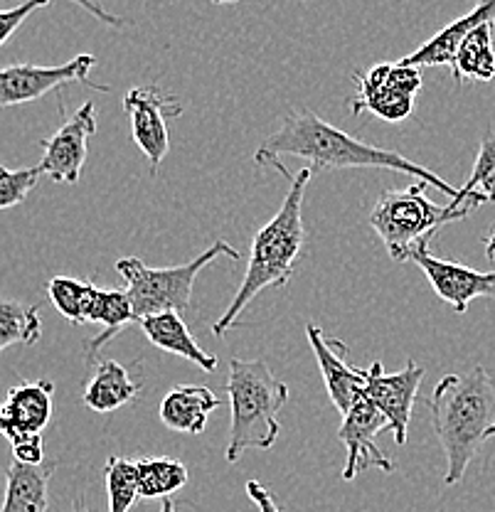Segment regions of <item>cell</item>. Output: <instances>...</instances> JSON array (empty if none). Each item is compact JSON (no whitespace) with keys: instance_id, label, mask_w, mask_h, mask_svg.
<instances>
[{"instance_id":"cell-1","label":"cell","mask_w":495,"mask_h":512,"mask_svg":"<svg viewBox=\"0 0 495 512\" xmlns=\"http://www.w3.org/2000/svg\"><path fill=\"white\" fill-rule=\"evenodd\" d=\"M281 156H296L306 160L308 168L323 170V173L345 168L397 170V173L417 178L431 185V188L441 190L451 200L459 192V188L449 185L444 178L422 168V165H417L414 160L402 156V153L370 146V143L330 126L328 121H323L321 116L308 109L289 111L279 131L266 136V141L257 148L254 160L259 165H266L269 160H279Z\"/></svg>"},{"instance_id":"cell-2","label":"cell","mask_w":495,"mask_h":512,"mask_svg":"<svg viewBox=\"0 0 495 512\" xmlns=\"http://www.w3.org/2000/svg\"><path fill=\"white\" fill-rule=\"evenodd\" d=\"M266 168H274L289 180V192L284 197L281 210L266 222L252 239L249 249V264L244 279L234 293L232 303L227 306L225 316L212 323V333L225 335L232 325H237L239 316L247 311L249 303L264 291V288H284L291 281L296 261L301 256L303 242H306V227H303V195H306L308 180L313 168H301L298 173H289L281 160H269Z\"/></svg>"},{"instance_id":"cell-3","label":"cell","mask_w":495,"mask_h":512,"mask_svg":"<svg viewBox=\"0 0 495 512\" xmlns=\"http://www.w3.org/2000/svg\"><path fill=\"white\" fill-rule=\"evenodd\" d=\"M431 424L446 453V485L461 483L481 446L495 436V377L481 365L446 375L429 399Z\"/></svg>"},{"instance_id":"cell-4","label":"cell","mask_w":495,"mask_h":512,"mask_svg":"<svg viewBox=\"0 0 495 512\" xmlns=\"http://www.w3.org/2000/svg\"><path fill=\"white\" fill-rule=\"evenodd\" d=\"M230 444L227 463H237L244 451L259 448L269 451L279 439V412L289 402V387L271 372L269 362L230 360Z\"/></svg>"},{"instance_id":"cell-5","label":"cell","mask_w":495,"mask_h":512,"mask_svg":"<svg viewBox=\"0 0 495 512\" xmlns=\"http://www.w3.org/2000/svg\"><path fill=\"white\" fill-rule=\"evenodd\" d=\"M217 256H227V259L237 261L239 252L225 239H217L200 256L190 259L188 264L165 266V269H151L136 256H121L116 261V271L124 276L126 293L131 298L136 320L168 311L183 316L190 308V298H193V288L200 271L210 261H215Z\"/></svg>"},{"instance_id":"cell-6","label":"cell","mask_w":495,"mask_h":512,"mask_svg":"<svg viewBox=\"0 0 495 512\" xmlns=\"http://www.w3.org/2000/svg\"><path fill=\"white\" fill-rule=\"evenodd\" d=\"M468 212L436 205L427 197V183L417 180L404 190H385L370 215V227L385 244L392 261H409L417 244L427 242L444 224L466 220Z\"/></svg>"},{"instance_id":"cell-7","label":"cell","mask_w":495,"mask_h":512,"mask_svg":"<svg viewBox=\"0 0 495 512\" xmlns=\"http://www.w3.org/2000/svg\"><path fill=\"white\" fill-rule=\"evenodd\" d=\"M358 96L350 104L353 114L370 111L377 119L402 124L412 116L414 96L422 89V69L402 62L375 64L367 72H355Z\"/></svg>"},{"instance_id":"cell-8","label":"cell","mask_w":495,"mask_h":512,"mask_svg":"<svg viewBox=\"0 0 495 512\" xmlns=\"http://www.w3.org/2000/svg\"><path fill=\"white\" fill-rule=\"evenodd\" d=\"M97 57L77 55L74 60L57 67H37V64H10L0 69V111L8 106L28 104V101L42 99L55 89L67 87V84H84L94 92H111L106 84L92 82V74Z\"/></svg>"},{"instance_id":"cell-9","label":"cell","mask_w":495,"mask_h":512,"mask_svg":"<svg viewBox=\"0 0 495 512\" xmlns=\"http://www.w3.org/2000/svg\"><path fill=\"white\" fill-rule=\"evenodd\" d=\"M124 111L129 116L131 138L151 163L156 175L170 151L168 119H178L185 111L178 96L163 94L158 87H136L124 96Z\"/></svg>"},{"instance_id":"cell-10","label":"cell","mask_w":495,"mask_h":512,"mask_svg":"<svg viewBox=\"0 0 495 512\" xmlns=\"http://www.w3.org/2000/svg\"><path fill=\"white\" fill-rule=\"evenodd\" d=\"M390 431L387 416L365 397V392L355 399L353 407L343 414L338 439L348 448V461L343 468V480H355L367 468H377L382 473L395 471V461L377 446V436Z\"/></svg>"},{"instance_id":"cell-11","label":"cell","mask_w":495,"mask_h":512,"mask_svg":"<svg viewBox=\"0 0 495 512\" xmlns=\"http://www.w3.org/2000/svg\"><path fill=\"white\" fill-rule=\"evenodd\" d=\"M94 133H97V109L94 101H87L50 138L42 141V175L55 183H77L82 178L89 138Z\"/></svg>"},{"instance_id":"cell-12","label":"cell","mask_w":495,"mask_h":512,"mask_svg":"<svg viewBox=\"0 0 495 512\" xmlns=\"http://www.w3.org/2000/svg\"><path fill=\"white\" fill-rule=\"evenodd\" d=\"M365 372V397L387 416V421H390V434L395 436V444L404 446L407 444V431L414 402H417L419 387H422L424 380V367L409 360L404 370L387 375L382 362L375 360Z\"/></svg>"},{"instance_id":"cell-13","label":"cell","mask_w":495,"mask_h":512,"mask_svg":"<svg viewBox=\"0 0 495 512\" xmlns=\"http://www.w3.org/2000/svg\"><path fill=\"white\" fill-rule=\"evenodd\" d=\"M409 261H414L424 271L436 296L449 303L456 313H466L476 298L495 296V271H476L454 264V261L439 259L431 254L429 239L412 249Z\"/></svg>"},{"instance_id":"cell-14","label":"cell","mask_w":495,"mask_h":512,"mask_svg":"<svg viewBox=\"0 0 495 512\" xmlns=\"http://www.w3.org/2000/svg\"><path fill=\"white\" fill-rule=\"evenodd\" d=\"M52 394L55 384L50 380L23 382L8 389L5 402L0 404V434L10 446L42 439V431L52 419Z\"/></svg>"},{"instance_id":"cell-15","label":"cell","mask_w":495,"mask_h":512,"mask_svg":"<svg viewBox=\"0 0 495 512\" xmlns=\"http://www.w3.org/2000/svg\"><path fill=\"white\" fill-rule=\"evenodd\" d=\"M306 335L313 355L318 360V367L323 372V382H326L330 402H333V407L340 414H345L353 407L355 399L365 392L367 372L350 365L348 345L340 343L338 338H328L316 323L306 325Z\"/></svg>"},{"instance_id":"cell-16","label":"cell","mask_w":495,"mask_h":512,"mask_svg":"<svg viewBox=\"0 0 495 512\" xmlns=\"http://www.w3.org/2000/svg\"><path fill=\"white\" fill-rule=\"evenodd\" d=\"M486 23H495V0H478V5L471 10V13L456 18L454 23L446 25L441 32H436V35L431 37V40L424 42L419 50H414L412 55L402 57L399 62L407 64V67H417V69L441 67V64L451 67V62H454V55H456V50H459L461 42L466 40L473 30L481 28V25H486Z\"/></svg>"},{"instance_id":"cell-17","label":"cell","mask_w":495,"mask_h":512,"mask_svg":"<svg viewBox=\"0 0 495 512\" xmlns=\"http://www.w3.org/2000/svg\"><path fill=\"white\" fill-rule=\"evenodd\" d=\"M217 407H220V397L210 387L183 384V387H173L165 394L158 416L170 431L200 436L205 431L207 419Z\"/></svg>"},{"instance_id":"cell-18","label":"cell","mask_w":495,"mask_h":512,"mask_svg":"<svg viewBox=\"0 0 495 512\" xmlns=\"http://www.w3.org/2000/svg\"><path fill=\"white\" fill-rule=\"evenodd\" d=\"M136 323L141 325L146 338L151 340L158 350L170 352V355L175 357H183V360L193 362V365H198L200 370L205 372H215L217 365H220L217 355L205 352L198 343H195L193 333H190V328L185 325L180 313H156V316L141 318L136 320Z\"/></svg>"},{"instance_id":"cell-19","label":"cell","mask_w":495,"mask_h":512,"mask_svg":"<svg viewBox=\"0 0 495 512\" xmlns=\"http://www.w3.org/2000/svg\"><path fill=\"white\" fill-rule=\"evenodd\" d=\"M57 463L25 466L13 461L5 473V500L0 512H47L50 505V478Z\"/></svg>"},{"instance_id":"cell-20","label":"cell","mask_w":495,"mask_h":512,"mask_svg":"<svg viewBox=\"0 0 495 512\" xmlns=\"http://www.w3.org/2000/svg\"><path fill=\"white\" fill-rule=\"evenodd\" d=\"M141 394V384L133 382L129 370L116 360H101L92 380L84 387V407L97 414H111L126 407Z\"/></svg>"},{"instance_id":"cell-21","label":"cell","mask_w":495,"mask_h":512,"mask_svg":"<svg viewBox=\"0 0 495 512\" xmlns=\"http://www.w3.org/2000/svg\"><path fill=\"white\" fill-rule=\"evenodd\" d=\"M493 25L495 23L481 25L459 45L454 62H451V77H454L456 84L491 82V79H495Z\"/></svg>"},{"instance_id":"cell-22","label":"cell","mask_w":495,"mask_h":512,"mask_svg":"<svg viewBox=\"0 0 495 512\" xmlns=\"http://www.w3.org/2000/svg\"><path fill=\"white\" fill-rule=\"evenodd\" d=\"M89 320L104 325V330L87 345V362L92 365L94 357H97V352L104 345H109L116 335H121L126 325L136 323V313H133L129 293L116 291V288H97Z\"/></svg>"},{"instance_id":"cell-23","label":"cell","mask_w":495,"mask_h":512,"mask_svg":"<svg viewBox=\"0 0 495 512\" xmlns=\"http://www.w3.org/2000/svg\"><path fill=\"white\" fill-rule=\"evenodd\" d=\"M486 202H495V131L483 133L471 175L449 205L471 215L476 207L486 205Z\"/></svg>"},{"instance_id":"cell-24","label":"cell","mask_w":495,"mask_h":512,"mask_svg":"<svg viewBox=\"0 0 495 512\" xmlns=\"http://www.w3.org/2000/svg\"><path fill=\"white\" fill-rule=\"evenodd\" d=\"M138 471V493L146 500H158L178 493L180 488L188 485V468L175 458H141L136 461Z\"/></svg>"},{"instance_id":"cell-25","label":"cell","mask_w":495,"mask_h":512,"mask_svg":"<svg viewBox=\"0 0 495 512\" xmlns=\"http://www.w3.org/2000/svg\"><path fill=\"white\" fill-rule=\"evenodd\" d=\"M97 288L99 286L94 281H79L72 279V276H55L47 284V296H50L52 306L57 308V313L62 318H67L74 325H84L92 323L89 313H92Z\"/></svg>"},{"instance_id":"cell-26","label":"cell","mask_w":495,"mask_h":512,"mask_svg":"<svg viewBox=\"0 0 495 512\" xmlns=\"http://www.w3.org/2000/svg\"><path fill=\"white\" fill-rule=\"evenodd\" d=\"M42 335L40 308L0 298V355L13 345H35Z\"/></svg>"},{"instance_id":"cell-27","label":"cell","mask_w":495,"mask_h":512,"mask_svg":"<svg viewBox=\"0 0 495 512\" xmlns=\"http://www.w3.org/2000/svg\"><path fill=\"white\" fill-rule=\"evenodd\" d=\"M106 490H109V512H129L136 503L138 493V471L136 463L129 458L111 456L106 461Z\"/></svg>"},{"instance_id":"cell-28","label":"cell","mask_w":495,"mask_h":512,"mask_svg":"<svg viewBox=\"0 0 495 512\" xmlns=\"http://www.w3.org/2000/svg\"><path fill=\"white\" fill-rule=\"evenodd\" d=\"M40 175V165L23 170H10L0 165V212L10 210L15 205H23L30 192L35 190Z\"/></svg>"},{"instance_id":"cell-29","label":"cell","mask_w":495,"mask_h":512,"mask_svg":"<svg viewBox=\"0 0 495 512\" xmlns=\"http://www.w3.org/2000/svg\"><path fill=\"white\" fill-rule=\"evenodd\" d=\"M50 5V0H25V3L15 5V8L0 10V47L13 37V32L35 13V10Z\"/></svg>"},{"instance_id":"cell-30","label":"cell","mask_w":495,"mask_h":512,"mask_svg":"<svg viewBox=\"0 0 495 512\" xmlns=\"http://www.w3.org/2000/svg\"><path fill=\"white\" fill-rule=\"evenodd\" d=\"M247 495L252 498V503L257 505L259 512H281L279 505L274 503V498H271L269 490L264 488L259 480H249L247 483Z\"/></svg>"},{"instance_id":"cell-31","label":"cell","mask_w":495,"mask_h":512,"mask_svg":"<svg viewBox=\"0 0 495 512\" xmlns=\"http://www.w3.org/2000/svg\"><path fill=\"white\" fill-rule=\"evenodd\" d=\"M72 3L82 5V8L87 10L89 15H94V18L101 20V23H104V25H111V28H124V20H121L119 15L109 13V10H104V8H101V5L94 3V0H72Z\"/></svg>"},{"instance_id":"cell-32","label":"cell","mask_w":495,"mask_h":512,"mask_svg":"<svg viewBox=\"0 0 495 512\" xmlns=\"http://www.w3.org/2000/svg\"><path fill=\"white\" fill-rule=\"evenodd\" d=\"M486 256L495 264V227L488 232V237H486Z\"/></svg>"},{"instance_id":"cell-33","label":"cell","mask_w":495,"mask_h":512,"mask_svg":"<svg viewBox=\"0 0 495 512\" xmlns=\"http://www.w3.org/2000/svg\"><path fill=\"white\" fill-rule=\"evenodd\" d=\"M74 512H89L87 503H84L82 498H77V500H74Z\"/></svg>"},{"instance_id":"cell-34","label":"cell","mask_w":495,"mask_h":512,"mask_svg":"<svg viewBox=\"0 0 495 512\" xmlns=\"http://www.w3.org/2000/svg\"><path fill=\"white\" fill-rule=\"evenodd\" d=\"M161 512H175V503H173V500H165Z\"/></svg>"},{"instance_id":"cell-35","label":"cell","mask_w":495,"mask_h":512,"mask_svg":"<svg viewBox=\"0 0 495 512\" xmlns=\"http://www.w3.org/2000/svg\"><path fill=\"white\" fill-rule=\"evenodd\" d=\"M212 3H237V0H212Z\"/></svg>"}]
</instances>
